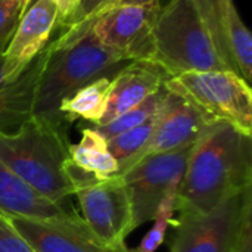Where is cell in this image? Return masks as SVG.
Masks as SVG:
<instances>
[{
	"label": "cell",
	"instance_id": "obj_23",
	"mask_svg": "<svg viewBox=\"0 0 252 252\" xmlns=\"http://www.w3.org/2000/svg\"><path fill=\"white\" fill-rule=\"evenodd\" d=\"M21 16V0H0V53H3L9 44Z\"/></svg>",
	"mask_w": 252,
	"mask_h": 252
},
{
	"label": "cell",
	"instance_id": "obj_18",
	"mask_svg": "<svg viewBox=\"0 0 252 252\" xmlns=\"http://www.w3.org/2000/svg\"><path fill=\"white\" fill-rule=\"evenodd\" d=\"M233 0H193L214 44L220 55V58L224 61V63L235 72H238V68L232 59L229 43H227V30H226V16H227V7ZM239 74V72H238Z\"/></svg>",
	"mask_w": 252,
	"mask_h": 252
},
{
	"label": "cell",
	"instance_id": "obj_19",
	"mask_svg": "<svg viewBox=\"0 0 252 252\" xmlns=\"http://www.w3.org/2000/svg\"><path fill=\"white\" fill-rule=\"evenodd\" d=\"M226 30L232 59L239 75L250 84L252 78V37L250 30L242 22L233 1L227 7Z\"/></svg>",
	"mask_w": 252,
	"mask_h": 252
},
{
	"label": "cell",
	"instance_id": "obj_8",
	"mask_svg": "<svg viewBox=\"0 0 252 252\" xmlns=\"http://www.w3.org/2000/svg\"><path fill=\"white\" fill-rule=\"evenodd\" d=\"M74 195L90 232L108 247L127 248L126 238L133 232V216L121 177L103 179Z\"/></svg>",
	"mask_w": 252,
	"mask_h": 252
},
{
	"label": "cell",
	"instance_id": "obj_14",
	"mask_svg": "<svg viewBox=\"0 0 252 252\" xmlns=\"http://www.w3.org/2000/svg\"><path fill=\"white\" fill-rule=\"evenodd\" d=\"M56 19L58 9L53 0H37L30 4L3 52L6 62L21 65L32 59L49 43Z\"/></svg>",
	"mask_w": 252,
	"mask_h": 252
},
{
	"label": "cell",
	"instance_id": "obj_10",
	"mask_svg": "<svg viewBox=\"0 0 252 252\" xmlns=\"http://www.w3.org/2000/svg\"><path fill=\"white\" fill-rule=\"evenodd\" d=\"M158 9L159 1L149 6L115 7L93 19L86 28L90 27L93 35L105 47L128 53L134 61L148 62L151 55V30Z\"/></svg>",
	"mask_w": 252,
	"mask_h": 252
},
{
	"label": "cell",
	"instance_id": "obj_2",
	"mask_svg": "<svg viewBox=\"0 0 252 252\" xmlns=\"http://www.w3.org/2000/svg\"><path fill=\"white\" fill-rule=\"evenodd\" d=\"M128 53L105 47L93 35L90 27L74 37H58L50 41V52L41 72L32 117L65 130V121L59 114L63 99L78 89L99 78H114L126 66L134 63Z\"/></svg>",
	"mask_w": 252,
	"mask_h": 252
},
{
	"label": "cell",
	"instance_id": "obj_1",
	"mask_svg": "<svg viewBox=\"0 0 252 252\" xmlns=\"http://www.w3.org/2000/svg\"><path fill=\"white\" fill-rule=\"evenodd\" d=\"M250 185L251 137L229 123L216 121L192 146L174 208L180 216L207 214Z\"/></svg>",
	"mask_w": 252,
	"mask_h": 252
},
{
	"label": "cell",
	"instance_id": "obj_6",
	"mask_svg": "<svg viewBox=\"0 0 252 252\" xmlns=\"http://www.w3.org/2000/svg\"><path fill=\"white\" fill-rule=\"evenodd\" d=\"M252 205V185L236 190L207 214L180 216L174 224L170 252H233L247 210Z\"/></svg>",
	"mask_w": 252,
	"mask_h": 252
},
{
	"label": "cell",
	"instance_id": "obj_11",
	"mask_svg": "<svg viewBox=\"0 0 252 252\" xmlns=\"http://www.w3.org/2000/svg\"><path fill=\"white\" fill-rule=\"evenodd\" d=\"M35 252H128L102 244L75 214L68 219L7 217Z\"/></svg>",
	"mask_w": 252,
	"mask_h": 252
},
{
	"label": "cell",
	"instance_id": "obj_22",
	"mask_svg": "<svg viewBox=\"0 0 252 252\" xmlns=\"http://www.w3.org/2000/svg\"><path fill=\"white\" fill-rule=\"evenodd\" d=\"M176 195H177V190L170 192L161 201L158 211L155 214V219H154L152 229L143 236L142 242L136 248L128 250V252H155L162 245V242L165 241L167 227L170 224H176V221L173 220V214L176 211V208H174Z\"/></svg>",
	"mask_w": 252,
	"mask_h": 252
},
{
	"label": "cell",
	"instance_id": "obj_20",
	"mask_svg": "<svg viewBox=\"0 0 252 252\" xmlns=\"http://www.w3.org/2000/svg\"><path fill=\"white\" fill-rule=\"evenodd\" d=\"M165 94V87L162 86L157 93H154L152 96H149L146 100H143L140 105L131 108L130 111L118 115L117 118H114L112 121L106 123V124H100V126H93L92 128L99 133L105 140L115 137L124 131H128L131 128H136L142 124H145L146 121H149L158 111L162 97Z\"/></svg>",
	"mask_w": 252,
	"mask_h": 252
},
{
	"label": "cell",
	"instance_id": "obj_28",
	"mask_svg": "<svg viewBox=\"0 0 252 252\" xmlns=\"http://www.w3.org/2000/svg\"><path fill=\"white\" fill-rule=\"evenodd\" d=\"M102 1H103V0H81V1H80V6H78V10L75 12V15L72 16V19L68 22V25H66L63 30L71 28V27H75V25L81 24L83 21H86V19L92 15V12L99 6Z\"/></svg>",
	"mask_w": 252,
	"mask_h": 252
},
{
	"label": "cell",
	"instance_id": "obj_24",
	"mask_svg": "<svg viewBox=\"0 0 252 252\" xmlns=\"http://www.w3.org/2000/svg\"><path fill=\"white\" fill-rule=\"evenodd\" d=\"M159 0H103L93 12L92 15L83 21L81 24L75 25V27H71V28H66L63 30L62 34H59L61 37H74L77 35L78 32H81L93 19H96L97 16H100L102 13L111 10V9H115V7H124V6H149V4H154V3H158Z\"/></svg>",
	"mask_w": 252,
	"mask_h": 252
},
{
	"label": "cell",
	"instance_id": "obj_29",
	"mask_svg": "<svg viewBox=\"0 0 252 252\" xmlns=\"http://www.w3.org/2000/svg\"><path fill=\"white\" fill-rule=\"evenodd\" d=\"M21 3H22V13H24L30 6V0H21Z\"/></svg>",
	"mask_w": 252,
	"mask_h": 252
},
{
	"label": "cell",
	"instance_id": "obj_3",
	"mask_svg": "<svg viewBox=\"0 0 252 252\" xmlns=\"http://www.w3.org/2000/svg\"><path fill=\"white\" fill-rule=\"evenodd\" d=\"M65 130L31 117L16 131L0 133V162L46 199L62 205L74 195L63 165L69 158Z\"/></svg>",
	"mask_w": 252,
	"mask_h": 252
},
{
	"label": "cell",
	"instance_id": "obj_7",
	"mask_svg": "<svg viewBox=\"0 0 252 252\" xmlns=\"http://www.w3.org/2000/svg\"><path fill=\"white\" fill-rule=\"evenodd\" d=\"M192 146L149 155L120 174L131 205L133 230L152 221L161 201L179 190Z\"/></svg>",
	"mask_w": 252,
	"mask_h": 252
},
{
	"label": "cell",
	"instance_id": "obj_4",
	"mask_svg": "<svg viewBox=\"0 0 252 252\" xmlns=\"http://www.w3.org/2000/svg\"><path fill=\"white\" fill-rule=\"evenodd\" d=\"M148 62L170 78L185 72L232 71L220 58L193 0H170L159 6L151 30Z\"/></svg>",
	"mask_w": 252,
	"mask_h": 252
},
{
	"label": "cell",
	"instance_id": "obj_26",
	"mask_svg": "<svg viewBox=\"0 0 252 252\" xmlns=\"http://www.w3.org/2000/svg\"><path fill=\"white\" fill-rule=\"evenodd\" d=\"M233 252H252V205L244 216Z\"/></svg>",
	"mask_w": 252,
	"mask_h": 252
},
{
	"label": "cell",
	"instance_id": "obj_12",
	"mask_svg": "<svg viewBox=\"0 0 252 252\" xmlns=\"http://www.w3.org/2000/svg\"><path fill=\"white\" fill-rule=\"evenodd\" d=\"M50 43L21 65L6 62L0 53V133L10 134L32 117L35 93Z\"/></svg>",
	"mask_w": 252,
	"mask_h": 252
},
{
	"label": "cell",
	"instance_id": "obj_15",
	"mask_svg": "<svg viewBox=\"0 0 252 252\" xmlns=\"http://www.w3.org/2000/svg\"><path fill=\"white\" fill-rule=\"evenodd\" d=\"M0 216L25 219H68L74 216L15 176L0 162Z\"/></svg>",
	"mask_w": 252,
	"mask_h": 252
},
{
	"label": "cell",
	"instance_id": "obj_21",
	"mask_svg": "<svg viewBox=\"0 0 252 252\" xmlns=\"http://www.w3.org/2000/svg\"><path fill=\"white\" fill-rule=\"evenodd\" d=\"M154 124H155V115L145 124L106 140L108 151L112 154V157L118 162V174L124 170L128 161L146 145V142L151 137Z\"/></svg>",
	"mask_w": 252,
	"mask_h": 252
},
{
	"label": "cell",
	"instance_id": "obj_16",
	"mask_svg": "<svg viewBox=\"0 0 252 252\" xmlns=\"http://www.w3.org/2000/svg\"><path fill=\"white\" fill-rule=\"evenodd\" d=\"M111 81L112 78H99L63 99L59 105V114L63 121L72 123L78 118H83L93 126H97L106 109Z\"/></svg>",
	"mask_w": 252,
	"mask_h": 252
},
{
	"label": "cell",
	"instance_id": "obj_17",
	"mask_svg": "<svg viewBox=\"0 0 252 252\" xmlns=\"http://www.w3.org/2000/svg\"><path fill=\"white\" fill-rule=\"evenodd\" d=\"M68 152L75 164L99 179H111L118 174V162L108 151L106 140L92 127L81 128L80 142L69 145Z\"/></svg>",
	"mask_w": 252,
	"mask_h": 252
},
{
	"label": "cell",
	"instance_id": "obj_13",
	"mask_svg": "<svg viewBox=\"0 0 252 252\" xmlns=\"http://www.w3.org/2000/svg\"><path fill=\"white\" fill-rule=\"evenodd\" d=\"M168 74L155 63L137 61L120 71L111 81L106 109L100 124H106L118 115L140 105L157 93L168 80Z\"/></svg>",
	"mask_w": 252,
	"mask_h": 252
},
{
	"label": "cell",
	"instance_id": "obj_5",
	"mask_svg": "<svg viewBox=\"0 0 252 252\" xmlns=\"http://www.w3.org/2000/svg\"><path fill=\"white\" fill-rule=\"evenodd\" d=\"M164 86L188 99L210 120L229 123L251 137L252 92L238 72H185L168 78Z\"/></svg>",
	"mask_w": 252,
	"mask_h": 252
},
{
	"label": "cell",
	"instance_id": "obj_9",
	"mask_svg": "<svg viewBox=\"0 0 252 252\" xmlns=\"http://www.w3.org/2000/svg\"><path fill=\"white\" fill-rule=\"evenodd\" d=\"M213 123L216 121L210 120L193 103L165 87V94L155 114V124L149 140L128 161L120 174L149 155L193 145L205 131V128Z\"/></svg>",
	"mask_w": 252,
	"mask_h": 252
},
{
	"label": "cell",
	"instance_id": "obj_25",
	"mask_svg": "<svg viewBox=\"0 0 252 252\" xmlns=\"http://www.w3.org/2000/svg\"><path fill=\"white\" fill-rule=\"evenodd\" d=\"M0 252H35L9 223L6 216H0Z\"/></svg>",
	"mask_w": 252,
	"mask_h": 252
},
{
	"label": "cell",
	"instance_id": "obj_27",
	"mask_svg": "<svg viewBox=\"0 0 252 252\" xmlns=\"http://www.w3.org/2000/svg\"><path fill=\"white\" fill-rule=\"evenodd\" d=\"M53 1L58 9L56 25L59 28H65L68 25V22L72 19V16L75 15V12L78 10L81 0H53Z\"/></svg>",
	"mask_w": 252,
	"mask_h": 252
},
{
	"label": "cell",
	"instance_id": "obj_30",
	"mask_svg": "<svg viewBox=\"0 0 252 252\" xmlns=\"http://www.w3.org/2000/svg\"><path fill=\"white\" fill-rule=\"evenodd\" d=\"M34 1H37V0H30V4H32ZM28 7H30V6H28Z\"/></svg>",
	"mask_w": 252,
	"mask_h": 252
}]
</instances>
